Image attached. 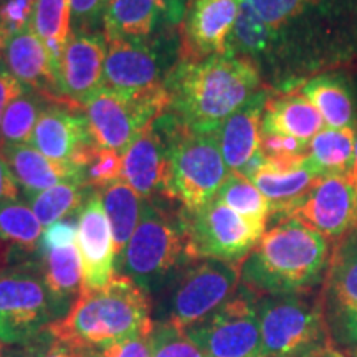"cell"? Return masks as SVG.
<instances>
[{
    "label": "cell",
    "mask_w": 357,
    "mask_h": 357,
    "mask_svg": "<svg viewBox=\"0 0 357 357\" xmlns=\"http://www.w3.org/2000/svg\"><path fill=\"white\" fill-rule=\"evenodd\" d=\"M270 25L268 68L283 91L328 71L357 70V0H238Z\"/></svg>",
    "instance_id": "cell-1"
},
{
    "label": "cell",
    "mask_w": 357,
    "mask_h": 357,
    "mask_svg": "<svg viewBox=\"0 0 357 357\" xmlns=\"http://www.w3.org/2000/svg\"><path fill=\"white\" fill-rule=\"evenodd\" d=\"M169 111L197 131H218L229 116L261 89L252 61L231 55L178 58L166 79Z\"/></svg>",
    "instance_id": "cell-2"
},
{
    "label": "cell",
    "mask_w": 357,
    "mask_h": 357,
    "mask_svg": "<svg viewBox=\"0 0 357 357\" xmlns=\"http://www.w3.org/2000/svg\"><path fill=\"white\" fill-rule=\"evenodd\" d=\"M328 238L293 217L265 230L240 265V284L255 296L306 293L321 287L329 263Z\"/></svg>",
    "instance_id": "cell-3"
},
{
    "label": "cell",
    "mask_w": 357,
    "mask_h": 357,
    "mask_svg": "<svg viewBox=\"0 0 357 357\" xmlns=\"http://www.w3.org/2000/svg\"><path fill=\"white\" fill-rule=\"evenodd\" d=\"M151 298L131 278L116 275L105 288L79 293L63 318L50 328L53 337L98 347L153 331Z\"/></svg>",
    "instance_id": "cell-4"
},
{
    "label": "cell",
    "mask_w": 357,
    "mask_h": 357,
    "mask_svg": "<svg viewBox=\"0 0 357 357\" xmlns=\"http://www.w3.org/2000/svg\"><path fill=\"white\" fill-rule=\"evenodd\" d=\"M189 261L181 213L167 211L154 199L146 200L141 220L116 265V275L128 276L151 294L167 287Z\"/></svg>",
    "instance_id": "cell-5"
},
{
    "label": "cell",
    "mask_w": 357,
    "mask_h": 357,
    "mask_svg": "<svg viewBox=\"0 0 357 357\" xmlns=\"http://www.w3.org/2000/svg\"><path fill=\"white\" fill-rule=\"evenodd\" d=\"M257 312L263 357H316L334 346L321 289L260 296Z\"/></svg>",
    "instance_id": "cell-6"
},
{
    "label": "cell",
    "mask_w": 357,
    "mask_h": 357,
    "mask_svg": "<svg viewBox=\"0 0 357 357\" xmlns=\"http://www.w3.org/2000/svg\"><path fill=\"white\" fill-rule=\"evenodd\" d=\"M171 159L167 200L187 211L212 202L229 177V167L218 146V131H197L185 126L171 111Z\"/></svg>",
    "instance_id": "cell-7"
},
{
    "label": "cell",
    "mask_w": 357,
    "mask_h": 357,
    "mask_svg": "<svg viewBox=\"0 0 357 357\" xmlns=\"http://www.w3.org/2000/svg\"><path fill=\"white\" fill-rule=\"evenodd\" d=\"M65 314V307L45 284L42 261L25 260L0 271V341L3 344H29Z\"/></svg>",
    "instance_id": "cell-8"
},
{
    "label": "cell",
    "mask_w": 357,
    "mask_h": 357,
    "mask_svg": "<svg viewBox=\"0 0 357 357\" xmlns=\"http://www.w3.org/2000/svg\"><path fill=\"white\" fill-rule=\"evenodd\" d=\"M178 213L190 260L211 258L242 265L266 230L215 199L194 211L181 207Z\"/></svg>",
    "instance_id": "cell-9"
},
{
    "label": "cell",
    "mask_w": 357,
    "mask_h": 357,
    "mask_svg": "<svg viewBox=\"0 0 357 357\" xmlns=\"http://www.w3.org/2000/svg\"><path fill=\"white\" fill-rule=\"evenodd\" d=\"M82 109L95 146L123 154L137 134L169 111V95L166 88L131 96L100 88Z\"/></svg>",
    "instance_id": "cell-10"
},
{
    "label": "cell",
    "mask_w": 357,
    "mask_h": 357,
    "mask_svg": "<svg viewBox=\"0 0 357 357\" xmlns=\"http://www.w3.org/2000/svg\"><path fill=\"white\" fill-rule=\"evenodd\" d=\"M240 265L220 260H192L169 281L167 318L185 329L218 310L236 293Z\"/></svg>",
    "instance_id": "cell-11"
},
{
    "label": "cell",
    "mask_w": 357,
    "mask_h": 357,
    "mask_svg": "<svg viewBox=\"0 0 357 357\" xmlns=\"http://www.w3.org/2000/svg\"><path fill=\"white\" fill-rule=\"evenodd\" d=\"M257 298L248 289L184 331L205 357H261V331Z\"/></svg>",
    "instance_id": "cell-12"
},
{
    "label": "cell",
    "mask_w": 357,
    "mask_h": 357,
    "mask_svg": "<svg viewBox=\"0 0 357 357\" xmlns=\"http://www.w3.org/2000/svg\"><path fill=\"white\" fill-rule=\"evenodd\" d=\"M324 314L333 344L357 349V230L336 240L323 284Z\"/></svg>",
    "instance_id": "cell-13"
},
{
    "label": "cell",
    "mask_w": 357,
    "mask_h": 357,
    "mask_svg": "<svg viewBox=\"0 0 357 357\" xmlns=\"http://www.w3.org/2000/svg\"><path fill=\"white\" fill-rule=\"evenodd\" d=\"M171 70L167 68L160 37L109 40L101 88L128 96L153 93L166 88Z\"/></svg>",
    "instance_id": "cell-14"
},
{
    "label": "cell",
    "mask_w": 357,
    "mask_h": 357,
    "mask_svg": "<svg viewBox=\"0 0 357 357\" xmlns=\"http://www.w3.org/2000/svg\"><path fill=\"white\" fill-rule=\"evenodd\" d=\"M287 217L336 242L357 230V185L347 174L319 176Z\"/></svg>",
    "instance_id": "cell-15"
},
{
    "label": "cell",
    "mask_w": 357,
    "mask_h": 357,
    "mask_svg": "<svg viewBox=\"0 0 357 357\" xmlns=\"http://www.w3.org/2000/svg\"><path fill=\"white\" fill-rule=\"evenodd\" d=\"M169 159H171V119L166 111L123 153V181L142 199H167Z\"/></svg>",
    "instance_id": "cell-16"
},
{
    "label": "cell",
    "mask_w": 357,
    "mask_h": 357,
    "mask_svg": "<svg viewBox=\"0 0 357 357\" xmlns=\"http://www.w3.org/2000/svg\"><path fill=\"white\" fill-rule=\"evenodd\" d=\"M30 144L56 162L82 167L95 147L83 109L68 102H50L43 109Z\"/></svg>",
    "instance_id": "cell-17"
},
{
    "label": "cell",
    "mask_w": 357,
    "mask_h": 357,
    "mask_svg": "<svg viewBox=\"0 0 357 357\" xmlns=\"http://www.w3.org/2000/svg\"><path fill=\"white\" fill-rule=\"evenodd\" d=\"M108 40L105 32H71L58 68L61 100L78 106L101 88Z\"/></svg>",
    "instance_id": "cell-18"
},
{
    "label": "cell",
    "mask_w": 357,
    "mask_h": 357,
    "mask_svg": "<svg viewBox=\"0 0 357 357\" xmlns=\"http://www.w3.org/2000/svg\"><path fill=\"white\" fill-rule=\"evenodd\" d=\"M77 247L83 268L82 293L105 288L116 276V250L98 192L89 195L78 212Z\"/></svg>",
    "instance_id": "cell-19"
},
{
    "label": "cell",
    "mask_w": 357,
    "mask_h": 357,
    "mask_svg": "<svg viewBox=\"0 0 357 357\" xmlns=\"http://www.w3.org/2000/svg\"><path fill=\"white\" fill-rule=\"evenodd\" d=\"M238 12V0H192L182 26L178 58L199 60L225 55Z\"/></svg>",
    "instance_id": "cell-20"
},
{
    "label": "cell",
    "mask_w": 357,
    "mask_h": 357,
    "mask_svg": "<svg viewBox=\"0 0 357 357\" xmlns=\"http://www.w3.org/2000/svg\"><path fill=\"white\" fill-rule=\"evenodd\" d=\"M185 0H109L102 22L106 40H151L178 24Z\"/></svg>",
    "instance_id": "cell-21"
},
{
    "label": "cell",
    "mask_w": 357,
    "mask_h": 357,
    "mask_svg": "<svg viewBox=\"0 0 357 357\" xmlns=\"http://www.w3.org/2000/svg\"><path fill=\"white\" fill-rule=\"evenodd\" d=\"M240 174L248 177L268 199L271 215L280 213L283 217L293 211L319 177L307 159L300 164H273L263 160L258 153Z\"/></svg>",
    "instance_id": "cell-22"
},
{
    "label": "cell",
    "mask_w": 357,
    "mask_h": 357,
    "mask_svg": "<svg viewBox=\"0 0 357 357\" xmlns=\"http://www.w3.org/2000/svg\"><path fill=\"white\" fill-rule=\"evenodd\" d=\"M6 68L26 89L47 96L50 101L65 102L60 96L58 79L50 52L29 25L8 37Z\"/></svg>",
    "instance_id": "cell-23"
},
{
    "label": "cell",
    "mask_w": 357,
    "mask_h": 357,
    "mask_svg": "<svg viewBox=\"0 0 357 357\" xmlns=\"http://www.w3.org/2000/svg\"><path fill=\"white\" fill-rule=\"evenodd\" d=\"M268 95L266 89H260L218 128V146L230 172H242L258 153Z\"/></svg>",
    "instance_id": "cell-24"
},
{
    "label": "cell",
    "mask_w": 357,
    "mask_h": 357,
    "mask_svg": "<svg viewBox=\"0 0 357 357\" xmlns=\"http://www.w3.org/2000/svg\"><path fill=\"white\" fill-rule=\"evenodd\" d=\"M0 153L10 166L20 190L29 199L60 184V182L71 181V178H83L84 181L82 166L56 162V160L43 155L32 144H2Z\"/></svg>",
    "instance_id": "cell-25"
},
{
    "label": "cell",
    "mask_w": 357,
    "mask_h": 357,
    "mask_svg": "<svg viewBox=\"0 0 357 357\" xmlns=\"http://www.w3.org/2000/svg\"><path fill=\"white\" fill-rule=\"evenodd\" d=\"M324 126L323 116L300 89L268 95L261 121L263 134H284L310 142Z\"/></svg>",
    "instance_id": "cell-26"
},
{
    "label": "cell",
    "mask_w": 357,
    "mask_h": 357,
    "mask_svg": "<svg viewBox=\"0 0 357 357\" xmlns=\"http://www.w3.org/2000/svg\"><path fill=\"white\" fill-rule=\"evenodd\" d=\"M298 89L319 111L326 126L357 129V101L354 89L341 71L316 75Z\"/></svg>",
    "instance_id": "cell-27"
},
{
    "label": "cell",
    "mask_w": 357,
    "mask_h": 357,
    "mask_svg": "<svg viewBox=\"0 0 357 357\" xmlns=\"http://www.w3.org/2000/svg\"><path fill=\"white\" fill-rule=\"evenodd\" d=\"M100 197L106 217L109 220L111 231H113L116 265H118L119 258L123 257L124 250L141 220L144 202H142L141 195L123 178L100 190Z\"/></svg>",
    "instance_id": "cell-28"
},
{
    "label": "cell",
    "mask_w": 357,
    "mask_h": 357,
    "mask_svg": "<svg viewBox=\"0 0 357 357\" xmlns=\"http://www.w3.org/2000/svg\"><path fill=\"white\" fill-rule=\"evenodd\" d=\"M42 270L48 291L68 312L83 287L82 258L77 245L42 252Z\"/></svg>",
    "instance_id": "cell-29"
},
{
    "label": "cell",
    "mask_w": 357,
    "mask_h": 357,
    "mask_svg": "<svg viewBox=\"0 0 357 357\" xmlns=\"http://www.w3.org/2000/svg\"><path fill=\"white\" fill-rule=\"evenodd\" d=\"M43 225L32 207L22 200L0 204V248L13 257L32 255L38 252Z\"/></svg>",
    "instance_id": "cell-30"
},
{
    "label": "cell",
    "mask_w": 357,
    "mask_h": 357,
    "mask_svg": "<svg viewBox=\"0 0 357 357\" xmlns=\"http://www.w3.org/2000/svg\"><path fill=\"white\" fill-rule=\"evenodd\" d=\"M354 128H324L310 141L307 160L319 176L347 174L354 164Z\"/></svg>",
    "instance_id": "cell-31"
},
{
    "label": "cell",
    "mask_w": 357,
    "mask_h": 357,
    "mask_svg": "<svg viewBox=\"0 0 357 357\" xmlns=\"http://www.w3.org/2000/svg\"><path fill=\"white\" fill-rule=\"evenodd\" d=\"M32 26L50 52L58 79L61 55L71 35V13L68 0H35Z\"/></svg>",
    "instance_id": "cell-32"
},
{
    "label": "cell",
    "mask_w": 357,
    "mask_h": 357,
    "mask_svg": "<svg viewBox=\"0 0 357 357\" xmlns=\"http://www.w3.org/2000/svg\"><path fill=\"white\" fill-rule=\"evenodd\" d=\"M93 192L96 190L89 189L83 178H71L40 192L29 200L33 213L45 229L61 218L79 212Z\"/></svg>",
    "instance_id": "cell-33"
},
{
    "label": "cell",
    "mask_w": 357,
    "mask_h": 357,
    "mask_svg": "<svg viewBox=\"0 0 357 357\" xmlns=\"http://www.w3.org/2000/svg\"><path fill=\"white\" fill-rule=\"evenodd\" d=\"M50 102L55 101H50L47 96L32 89H26L24 95L15 98L3 113L2 126H0V146L30 144L40 114Z\"/></svg>",
    "instance_id": "cell-34"
},
{
    "label": "cell",
    "mask_w": 357,
    "mask_h": 357,
    "mask_svg": "<svg viewBox=\"0 0 357 357\" xmlns=\"http://www.w3.org/2000/svg\"><path fill=\"white\" fill-rule=\"evenodd\" d=\"M215 200L247 218L248 222L266 229L268 217L271 215L270 202L243 174L230 172L215 195Z\"/></svg>",
    "instance_id": "cell-35"
},
{
    "label": "cell",
    "mask_w": 357,
    "mask_h": 357,
    "mask_svg": "<svg viewBox=\"0 0 357 357\" xmlns=\"http://www.w3.org/2000/svg\"><path fill=\"white\" fill-rule=\"evenodd\" d=\"M151 357H205L182 328L171 321H155L149 334Z\"/></svg>",
    "instance_id": "cell-36"
},
{
    "label": "cell",
    "mask_w": 357,
    "mask_h": 357,
    "mask_svg": "<svg viewBox=\"0 0 357 357\" xmlns=\"http://www.w3.org/2000/svg\"><path fill=\"white\" fill-rule=\"evenodd\" d=\"M84 182L89 189L102 190L123 178V154L95 146L83 166Z\"/></svg>",
    "instance_id": "cell-37"
},
{
    "label": "cell",
    "mask_w": 357,
    "mask_h": 357,
    "mask_svg": "<svg viewBox=\"0 0 357 357\" xmlns=\"http://www.w3.org/2000/svg\"><path fill=\"white\" fill-rule=\"evenodd\" d=\"M310 142L284 136V134H263L258 154L263 160L273 164H300L307 159Z\"/></svg>",
    "instance_id": "cell-38"
},
{
    "label": "cell",
    "mask_w": 357,
    "mask_h": 357,
    "mask_svg": "<svg viewBox=\"0 0 357 357\" xmlns=\"http://www.w3.org/2000/svg\"><path fill=\"white\" fill-rule=\"evenodd\" d=\"M71 32H101L109 0H68Z\"/></svg>",
    "instance_id": "cell-39"
},
{
    "label": "cell",
    "mask_w": 357,
    "mask_h": 357,
    "mask_svg": "<svg viewBox=\"0 0 357 357\" xmlns=\"http://www.w3.org/2000/svg\"><path fill=\"white\" fill-rule=\"evenodd\" d=\"M78 213V212H77ZM78 238V215H68L58 220L52 225L45 227L42 238H40L38 252H48V250L65 248L70 245H77Z\"/></svg>",
    "instance_id": "cell-40"
},
{
    "label": "cell",
    "mask_w": 357,
    "mask_h": 357,
    "mask_svg": "<svg viewBox=\"0 0 357 357\" xmlns=\"http://www.w3.org/2000/svg\"><path fill=\"white\" fill-rule=\"evenodd\" d=\"M88 357H151L149 336L128 337L105 346L88 347Z\"/></svg>",
    "instance_id": "cell-41"
},
{
    "label": "cell",
    "mask_w": 357,
    "mask_h": 357,
    "mask_svg": "<svg viewBox=\"0 0 357 357\" xmlns=\"http://www.w3.org/2000/svg\"><path fill=\"white\" fill-rule=\"evenodd\" d=\"M33 7L35 0H0V20L10 35L32 25Z\"/></svg>",
    "instance_id": "cell-42"
},
{
    "label": "cell",
    "mask_w": 357,
    "mask_h": 357,
    "mask_svg": "<svg viewBox=\"0 0 357 357\" xmlns=\"http://www.w3.org/2000/svg\"><path fill=\"white\" fill-rule=\"evenodd\" d=\"M25 91L26 88L19 82V79L13 78L7 71V68L0 71V126H2V118L7 106L10 105L15 98L24 95Z\"/></svg>",
    "instance_id": "cell-43"
},
{
    "label": "cell",
    "mask_w": 357,
    "mask_h": 357,
    "mask_svg": "<svg viewBox=\"0 0 357 357\" xmlns=\"http://www.w3.org/2000/svg\"><path fill=\"white\" fill-rule=\"evenodd\" d=\"M20 185L13 176L10 166L0 153V204L20 200Z\"/></svg>",
    "instance_id": "cell-44"
},
{
    "label": "cell",
    "mask_w": 357,
    "mask_h": 357,
    "mask_svg": "<svg viewBox=\"0 0 357 357\" xmlns=\"http://www.w3.org/2000/svg\"><path fill=\"white\" fill-rule=\"evenodd\" d=\"M52 333L50 329L40 334L37 339H33L29 344L20 347H10L7 357H45L47 356L48 347L52 344Z\"/></svg>",
    "instance_id": "cell-45"
},
{
    "label": "cell",
    "mask_w": 357,
    "mask_h": 357,
    "mask_svg": "<svg viewBox=\"0 0 357 357\" xmlns=\"http://www.w3.org/2000/svg\"><path fill=\"white\" fill-rule=\"evenodd\" d=\"M45 357H88V347L53 337Z\"/></svg>",
    "instance_id": "cell-46"
},
{
    "label": "cell",
    "mask_w": 357,
    "mask_h": 357,
    "mask_svg": "<svg viewBox=\"0 0 357 357\" xmlns=\"http://www.w3.org/2000/svg\"><path fill=\"white\" fill-rule=\"evenodd\" d=\"M10 37V32L7 30V26L0 20V71L6 70V47Z\"/></svg>",
    "instance_id": "cell-47"
},
{
    "label": "cell",
    "mask_w": 357,
    "mask_h": 357,
    "mask_svg": "<svg viewBox=\"0 0 357 357\" xmlns=\"http://www.w3.org/2000/svg\"><path fill=\"white\" fill-rule=\"evenodd\" d=\"M347 176L351 177V181L357 185V129H356V147H354V164H352L351 171L347 172Z\"/></svg>",
    "instance_id": "cell-48"
},
{
    "label": "cell",
    "mask_w": 357,
    "mask_h": 357,
    "mask_svg": "<svg viewBox=\"0 0 357 357\" xmlns=\"http://www.w3.org/2000/svg\"><path fill=\"white\" fill-rule=\"evenodd\" d=\"M316 357H346V356L342 354V352L339 351L336 346H333V347H329L328 351L321 352V354H319V356H316Z\"/></svg>",
    "instance_id": "cell-49"
},
{
    "label": "cell",
    "mask_w": 357,
    "mask_h": 357,
    "mask_svg": "<svg viewBox=\"0 0 357 357\" xmlns=\"http://www.w3.org/2000/svg\"><path fill=\"white\" fill-rule=\"evenodd\" d=\"M10 266V258H8V255L6 252H2L0 250V271L6 270V268Z\"/></svg>",
    "instance_id": "cell-50"
},
{
    "label": "cell",
    "mask_w": 357,
    "mask_h": 357,
    "mask_svg": "<svg viewBox=\"0 0 357 357\" xmlns=\"http://www.w3.org/2000/svg\"><path fill=\"white\" fill-rule=\"evenodd\" d=\"M8 352H10V347L7 344H3L2 341H0V357H7Z\"/></svg>",
    "instance_id": "cell-51"
},
{
    "label": "cell",
    "mask_w": 357,
    "mask_h": 357,
    "mask_svg": "<svg viewBox=\"0 0 357 357\" xmlns=\"http://www.w3.org/2000/svg\"><path fill=\"white\" fill-rule=\"evenodd\" d=\"M352 357H357V349L354 351V354H352Z\"/></svg>",
    "instance_id": "cell-52"
},
{
    "label": "cell",
    "mask_w": 357,
    "mask_h": 357,
    "mask_svg": "<svg viewBox=\"0 0 357 357\" xmlns=\"http://www.w3.org/2000/svg\"><path fill=\"white\" fill-rule=\"evenodd\" d=\"M261 357H263V356H261Z\"/></svg>",
    "instance_id": "cell-53"
}]
</instances>
